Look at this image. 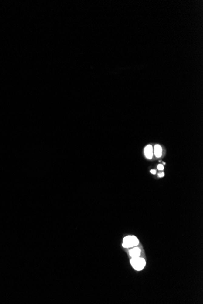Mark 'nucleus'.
Wrapping results in <instances>:
<instances>
[{"instance_id":"nucleus-1","label":"nucleus","mask_w":203,"mask_h":304,"mask_svg":"<svg viewBox=\"0 0 203 304\" xmlns=\"http://www.w3.org/2000/svg\"><path fill=\"white\" fill-rule=\"evenodd\" d=\"M130 263L133 268L137 271L142 270L146 264L145 259L143 258H140L139 257L132 258Z\"/></svg>"},{"instance_id":"nucleus-2","label":"nucleus","mask_w":203,"mask_h":304,"mask_svg":"<svg viewBox=\"0 0 203 304\" xmlns=\"http://www.w3.org/2000/svg\"><path fill=\"white\" fill-rule=\"evenodd\" d=\"M139 244V240L134 236H128L123 239L122 246L124 248H130Z\"/></svg>"},{"instance_id":"nucleus-3","label":"nucleus","mask_w":203,"mask_h":304,"mask_svg":"<svg viewBox=\"0 0 203 304\" xmlns=\"http://www.w3.org/2000/svg\"><path fill=\"white\" fill-rule=\"evenodd\" d=\"M144 152H145V155L147 159H151L153 157V147L151 145H147L145 149H144Z\"/></svg>"},{"instance_id":"nucleus-4","label":"nucleus","mask_w":203,"mask_h":304,"mask_svg":"<svg viewBox=\"0 0 203 304\" xmlns=\"http://www.w3.org/2000/svg\"><path fill=\"white\" fill-rule=\"evenodd\" d=\"M140 254V249L137 247L134 248L130 251V255L132 258L139 257Z\"/></svg>"},{"instance_id":"nucleus-5","label":"nucleus","mask_w":203,"mask_h":304,"mask_svg":"<svg viewBox=\"0 0 203 304\" xmlns=\"http://www.w3.org/2000/svg\"><path fill=\"white\" fill-rule=\"evenodd\" d=\"M162 152V148L160 145H156L154 146V154H155L156 157L159 158V157H161Z\"/></svg>"},{"instance_id":"nucleus-6","label":"nucleus","mask_w":203,"mask_h":304,"mask_svg":"<svg viewBox=\"0 0 203 304\" xmlns=\"http://www.w3.org/2000/svg\"><path fill=\"white\" fill-rule=\"evenodd\" d=\"M164 166H163L162 165H161V164L158 165V166H157V169H158L159 170H163V169H164Z\"/></svg>"},{"instance_id":"nucleus-7","label":"nucleus","mask_w":203,"mask_h":304,"mask_svg":"<svg viewBox=\"0 0 203 304\" xmlns=\"http://www.w3.org/2000/svg\"><path fill=\"white\" fill-rule=\"evenodd\" d=\"M158 176H159V177H164V172H162V173L159 174H158Z\"/></svg>"},{"instance_id":"nucleus-8","label":"nucleus","mask_w":203,"mask_h":304,"mask_svg":"<svg viewBox=\"0 0 203 304\" xmlns=\"http://www.w3.org/2000/svg\"><path fill=\"white\" fill-rule=\"evenodd\" d=\"M150 172H151V174H155L156 173V170H153V169H152V170H151V171H150Z\"/></svg>"}]
</instances>
